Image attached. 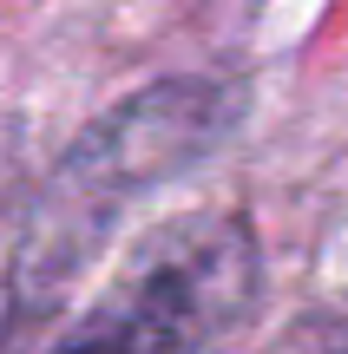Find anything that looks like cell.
I'll return each mask as SVG.
<instances>
[{"instance_id": "obj_1", "label": "cell", "mask_w": 348, "mask_h": 354, "mask_svg": "<svg viewBox=\"0 0 348 354\" xmlns=\"http://www.w3.org/2000/svg\"><path fill=\"white\" fill-rule=\"evenodd\" d=\"M263 289L257 243L237 216H184L138 243L105 308H92L73 342L118 348H204L250 322Z\"/></svg>"}]
</instances>
